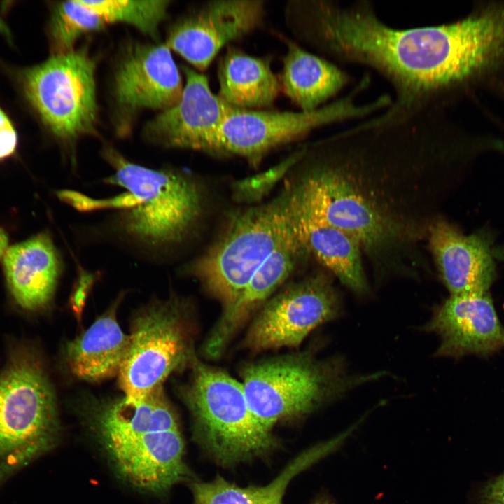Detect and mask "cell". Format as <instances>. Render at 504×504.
Segmentation results:
<instances>
[{"label":"cell","instance_id":"2","mask_svg":"<svg viewBox=\"0 0 504 504\" xmlns=\"http://www.w3.org/2000/svg\"><path fill=\"white\" fill-rule=\"evenodd\" d=\"M102 157L113 172L103 179L123 190L118 209L87 226L90 241L110 244L134 259L162 266L173 259L201 212L202 197L186 172L132 162L106 146Z\"/></svg>","mask_w":504,"mask_h":504},{"label":"cell","instance_id":"4","mask_svg":"<svg viewBox=\"0 0 504 504\" xmlns=\"http://www.w3.org/2000/svg\"><path fill=\"white\" fill-rule=\"evenodd\" d=\"M190 382L182 392L192 418L193 438L223 467L262 456L277 442L253 416L242 384L193 355Z\"/></svg>","mask_w":504,"mask_h":504},{"label":"cell","instance_id":"26","mask_svg":"<svg viewBox=\"0 0 504 504\" xmlns=\"http://www.w3.org/2000/svg\"><path fill=\"white\" fill-rule=\"evenodd\" d=\"M106 22L80 0L60 2L50 20V37L55 54L72 50L76 41L85 34L103 29Z\"/></svg>","mask_w":504,"mask_h":504},{"label":"cell","instance_id":"19","mask_svg":"<svg viewBox=\"0 0 504 504\" xmlns=\"http://www.w3.org/2000/svg\"><path fill=\"white\" fill-rule=\"evenodd\" d=\"M279 37L287 48L281 89L301 111L321 107L353 82L348 72L335 63L307 51L285 36Z\"/></svg>","mask_w":504,"mask_h":504},{"label":"cell","instance_id":"10","mask_svg":"<svg viewBox=\"0 0 504 504\" xmlns=\"http://www.w3.org/2000/svg\"><path fill=\"white\" fill-rule=\"evenodd\" d=\"M340 302L321 274L295 283L270 300L253 322L245 344L260 351L299 345L318 326L335 318Z\"/></svg>","mask_w":504,"mask_h":504},{"label":"cell","instance_id":"9","mask_svg":"<svg viewBox=\"0 0 504 504\" xmlns=\"http://www.w3.org/2000/svg\"><path fill=\"white\" fill-rule=\"evenodd\" d=\"M179 302L151 304L134 320L130 346L118 373L124 398L138 403L172 372L190 363V347Z\"/></svg>","mask_w":504,"mask_h":504},{"label":"cell","instance_id":"16","mask_svg":"<svg viewBox=\"0 0 504 504\" xmlns=\"http://www.w3.org/2000/svg\"><path fill=\"white\" fill-rule=\"evenodd\" d=\"M428 237L450 295L489 293L496 278V267L486 239L477 234H465L442 218L433 223Z\"/></svg>","mask_w":504,"mask_h":504},{"label":"cell","instance_id":"31","mask_svg":"<svg viewBox=\"0 0 504 504\" xmlns=\"http://www.w3.org/2000/svg\"><path fill=\"white\" fill-rule=\"evenodd\" d=\"M8 239L5 231L0 227V258H2L8 248Z\"/></svg>","mask_w":504,"mask_h":504},{"label":"cell","instance_id":"25","mask_svg":"<svg viewBox=\"0 0 504 504\" xmlns=\"http://www.w3.org/2000/svg\"><path fill=\"white\" fill-rule=\"evenodd\" d=\"M80 2L97 13L106 22L131 24L143 33L155 37L165 18L169 1L104 0Z\"/></svg>","mask_w":504,"mask_h":504},{"label":"cell","instance_id":"3","mask_svg":"<svg viewBox=\"0 0 504 504\" xmlns=\"http://www.w3.org/2000/svg\"><path fill=\"white\" fill-rule=\"evenodd\" d=\"M298 234L286 186L272 201L236 213L219 239L187 267L229 309L271 254Z\"/></svg>","mask_w":504,"mask_h":504},{"label":"cell","instance_id":"14","mask_svg":"<svg viewBox=\"0 0 504 504\" xmlns=\"http://www.w3.org/2000/svg\"><path fill=\"white\" fill-rule=\"evenodd\" d=\"M440 339L435 356L487 358L504 349V326L489 293L450 295L424 326Z\"/></svg>","mask_w":504,"mask_h":504},{"label":"cell","instance_id":"1","mask_svg":"<svg viewBox=\"0 0 504 504\" xmlns=\"http://www.w3.org/2000/svg\"><path fill=\"white\" fill-rule=\"evenodd\" d=\"M444 141L435 115L386 108L309 147L314 160L290 184L293 199L301 211L356 237L377 270L398 269L421 234L402 211L393 174Z\"/></svg>","mask_w":504,"mask_h":504},{"label":"cell","instance_id":"33","mask_svg":"<svg viewBox=\"0 0 504 504\" xmlns=\"http://www.w3.org/2000/svg\"><path fill=\"white\" fill-rule=\"evenodd\" d=\"M0 31L5 34L7 36H9V34H10L8 27L4 24V22L1 20V18H0Z\"/></svg>","mask_w":504,"mask_h":504},{"label":"cell","instance_id":"12","mask_svg":"<svg viewBox=\"0 0 504 504\" xmlns=\"http://www.w3.org/2000/svg\"><path fill=\"white\" fill-rule=\"evenodd\" d=\"M265 15L264 1H209L172 26L166 45L204 71L224 46L260 27Z\"/></svg>","mask_w":504,"mask_h":504},{"label":"cell","instance_id":"28","mask_svg":"<svg viewBox=\"0 0 504 504\" xmlns=\"http://www.w3.org/2000/svg\"><path fill=\"white\" fill-rule=\"evenodd\" d=\"M96 272H92L77 265V277L70 296V304L76 316L80 319L88 295L97 277Z\"/></svg>","mask_w":504,"mask_h":504},{"label":"cell","instance_id":"8","mask_svg":"<svg viewBox=\"0 0 504 504\" xmlns=\"http://www.w3.org/2000/svg\"><path fill=\"white\" fill-rule=\"evenodd\" d=\"M24 91L43 123L72 142L94 132L95 63L84 50L55 54L23 74Z\"/></svg>","mask_w":504,"mask_h":504},{"label":"cell","instance_id":"6","mask_svg":"<svg viewBox=\"0 0 504 504\" xmlns=\"http://www.w3.org/2000/svg\"><path fill=\"white\" fill-rule=\"evenodd\" d=\"M59 435L48 378L34 353L18 349L0 372V482L53 449Z\"/></svg>","mask_w":504,"mask_h":504},{"label":"cell","instance_id":"15","mask_svg":"<svg viewBox=\"0 0 504 504\" xmlns=\"http://www.w3.org/2000/svg\"><path fill=\"white\" fill-rule=\"evenodd\" d=\"M182 79L166 45H136L128 50L115 74L118 106L131 113L141 108L165 110L180 99Z\"/></svg>","mask_w":504,"mask_h":504},{"label":"cell","instance_id":"27","mask_svg":"<svg viewBox=\"0 0 504 504\" xmlns=\"http://www.w3.org/2000/svg\"><path fill=\"white\" fill-rule=\"evenodd\" d=\"M305 152V146L291 154L282 162L269 169L234 182L232 196L235 201L251 203L260 200L278 181L300 162Z\"/></svg>","mask_w":504,"mask_h":504},{"label":"cell","instance_id":"24","mask_svg":"<svg viewBox=\"0 0 504 504\" xmlns=\"http://www.w3.org/2000/svg\"><path fill=\"white\" fill-rule=\"evenodd\" d=\"M340 438L316 445L292 459L271 482L265 486H239L220 475L212 481H192L190 487L193 504H282L290 481L318 459L325 456Z\"/></svg>","mask_w":504,"mask_h":504},{"label":"cell","instance_id":"5","mask_svg":"<svg viewBox=\"0 0 504 504\" xmlns=\"http://www.w3.org/2000/svg\"><path fill=\"white\" fill-rule=\"evenodd\" d=\"M382 375L352 376L337 359L319 360L300 353L246 366L241 384L253 416L271 432L278 422L308 414L332 398Z\"/></svg>","mask_w":504,"mask_h":504},{"label":"cell","instance_id":"21","mask_svg":"<svg viewBox=\"0 0 504 504\" xmlns=\"http://www.w3.org/2000/svg\"><path fill=\"white\" fill-rule=\"evenodd\" d=\"M290 199L298 233L307 252L312 253L351 290L358 294L367 293L363 251L358 239L342 229L303 213L297 208L291 195Z\"/></svg>","mask_w":504,"mask_h":504},{"label":"cell","instance_id":"20","mask_svg":"<svg viewBox=\"0 0 504 504\" xmlns=\"http://www.w3.org/2000/svg\"><path fill=\"white\" fill-rule=\"evenodd\" d=\"M89 420L102 446L136 435L179 430L162 386L138 403L124 397L99 403L92 408Z\"/></svg>","mask_w":504,"mask_h":504},{"label":"cell","instance_id":"17","mask_svg":"<svg viewBox=\"0 0 504 504\" xmlns=\"http://www.w3.org/2000/svg\"><path fill=\"white\" fill-rule=\"evenodd\" d=\"M63 260L51 236L40 232L8 248L3 260L9 290L24 309L36 311L52 300Z\"/></svg>","mask_w":504,"mask_h":504},{"label":"cell","instance_id":"7","mask_svg":"<svg viewBox=\"0 0 504 504\" xmlns=\"http://www.w3.org/2000/svg\"><path fill=\"white\" fill-rule=\"evenodd\" d=\"M364 75L347 94L309 111H276L234 108L221 126L219 155H236L257 164L270 150L303 137L312 130L346 120L364 119L391 103L388 94L361 104L357 100L370 84Z\"/></svg>","mask_w":504,"mask_h":504},{"label":"cell","instance_id":"29","mask_svg":"<svg viewBox=\"0 0 504 504\" xmlns=\"http://www.w3.org/2000/svg\"><path fill=\"white\" fill-rule=\"evenodd\" d=\"M18 145V135L10 118L0 107V161L11 156Z\"/></svg>","mask_w":504,"mask_h":504},{"label":"cell","instance_id":"22","mask_svg":"<svg viewBox=\"0 0 504 504\" xmlns=\"http://www.w3.org/2000/svg\"><path fill=\"white\" fill-rule=\"evenodd\" d=\"M219 97L232 108L267 110L281 89L269 57L249 55L227 47L218 65Z\"/></svg>","mask_w":504,"mask_h":504},{"label":"cell","instance_id":"32","mask_svg":"<svg viewBox=\"0 0 504 504\" xmlns=\"http://www.w3.org/2000/svg\"><path fill=\"white\" fill-rule=\"evenodd\" d=\"M312 504H335V503L330 498L323 497L317 499Z\"/></svg>","mask_w":504,"mask_h":504},{"label":"cell","instance_id":"23","mask_svg":"<svg viewBox=\"0 0 504 504\" xmlns=\"http://www.w3.org/2000/svg\"><path fill=\"white\" fill-rule=\"evenodd\" d=\"M130 340V335L120 328L115 309H111L66 344L67 365L74 376L89 382L118 374Z\"/></svg>","mask_w":504,"mask_h":504},{"label":"cell","instance_id":"18","mask_svg":"<svg viewBox=\"0 0 504 504\" xmlns=\"http://www.w3.org/2000/svg\"><path fill=\"white\" fill-rule=\"evenodd\" d=\"M309 253L298 234L285 242L254 274L236 302L225 310L205 342V353L218 356L230 337L252 310L265 301L290 276Z\"/></svg>","mask_w":504,"mask_h":504},{"label":"cell","instance_id":"30","mask_svg":"<svg viewBox=\"0 0 504 504\" xmlns=\"http://www.w3.org/2000/svg\"><path fill=\"white\" fill-rule=\"evenodd\" d=\"M484 504H504V475L491 482L483 495Z\"/></svg>","mask_w":504,"mask_h":504},{"label":"cell","instance_id":"11","mask_svg":"<svg viewBox=\"0 0 504 504\" xmlns=\"http://www.w3.org/2000/svg\"><path fill=\"white\" fill-rule=\"evenodd\" d=\"M179 101L147 123L146 140L166 148L188 149L219 155L222 125L234 109L211 90L208 78L188 66Z\"/></svg>","mask_w":504,"mask_h":504},{"label":"cell","instance_id":"13","mask_svg":"<svg viewBox=\"0 0 504 504\" xmlns=\"http://www.w3.org/2000/svg\"><path fill=\"white\" fill-rule=\"evenodd\" d=\"M102 447L118 475L141 491L164 495L192 477L180 430L136 435Z\"/></svg>","mask_w":504,"mask_h":504}]
</instances>
